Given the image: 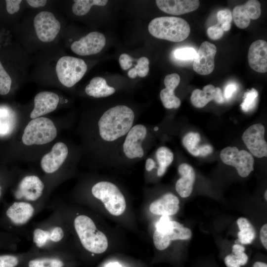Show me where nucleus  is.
I'll use <instances>...</instances> for the list:
<instances>
[{"label": "nucleus", "instance_id": "1", "mask_svg": "<svg viewBox=\"0 0 267 267\" xmlns=\"http://www.w3.org/2000/svg\"><path fill=\"white\" fill-rule=\"evenodd\" d=\"M134 114L124 105H119L106 110L99 119L98 125L101 137L113 141L127 134L133 127Z\"/></svg>", "mask_w": 267, "mask_h": 267}, {"label": "nucleus", "instance_id": "2", "mask_svg": "<svg viewBox=\"0 0 267 267\" xmlns=\"http://www.w3.org/2000/svg\"><path fill=\"white\" fill-rule=\"evenodd\" d=\"M154 37L173 42H180L189 35L190 27L183 19L177 17H159L152 19L148 27Z\"/></svg>", "mask_w": 267, "mask_h": 267}, {"label": "nucleus", "instance_id": "3", "mask_svg": "<svg viewBox=\"0 0 267 267\" xmlns=\"http://www.w3.org/2000/svg\"><path fill=\"white\" fill-rule=\"evenodd\" d=\"M74 227L85 249L94 254L104 252L108 247L106 235L98 230L93 221L86 215H79L74 220Z\"/></svg>", "mask_w": 267, "mask_h": 267}, {"label": "nucleus", "instance_id": "4", "mask_svg": "<svg viewBox=\"0 0 267 267\" xmlns=\"http://www.w3.org/2000/svg\"><path fill=\"white\" fill-rule=\"evenodd\" d=\"M153 235L156 249L162 251L168 247L172 240H187L191 238V230L176 221L170 220L169 216H163L156 225Z\"/></svg>", "mask_w": 267, "mask_h": 267}, {"label": "nucleus", "instance_id": "5", "mask_svg": "<svg viewBox=\"0 0 267 267\" xmlns=\"http://www.w3.org/2000/svg\"><path fill=\"white\" fill-rule=\"evenodd\" d=\"M56 135V128L51 120L38 117L30 121L27 125L22 141L27 145L44 144L53 140Z\"/></svg>", "mask_w": 267, "mask_h": 267}, {"label": "nucleus", "instance_id": "6", "mask_svg": "<svg viewBox=\"0 0 267 267\" xmlns=\"http://www.w3.org/2000/svg\"><path fill=\"white\" fill-rule=\"evenodd\" d=\"M91 192L94 197L103 202L111 214L118 216L125 211V197L115 184L108 181H100L92 186Z\"/></svg>", "mask_w": 267, "mask_h": 267}, {"label": "nucleus", "instance_id": "7", "mask_svg": "<svg viewBox=\"0 0 267 267\" xmlns=\"http://www.w3.org/2000/svg\"><path fill=\"white\" fill-rule=\"evenodd\" d=\"M87 70V65L83 59L65 56L61 57L56 65V72L60 82L71 88L80 81Z\"/></svg>", "mask_w": 267, "mask_h": 267}, {"label": "nucleus", "instance_id": "8", "mask_svg": "<svg viewBox=\"0 0 267 267\" xmlns=\"http://www.w3.org/2000/svg\"><path fill=\"white\" fill-rule=\"evenodd\" d=\"M220 157L226 165L234 167L238 175L247 177L254 170V159L252 154L236 147H226L221 152Z\"/></svg>", "mask_w": 267, "mask_h": 267}, {"label": "nucleus", "instance_id": "9", "mask_svg": "<svg viewBox=\"0 0 267 267\" xmlns=\"http://www.w3.org/2000/svg\"><path fill=\"white\" fill-rule=\"evenodd\" d=\"M34 26L38 38L43 42L53 41L61 28L59 21L54 15L46 11H41L36 15Z\"/></svg>", "mask_w": 267, "mask_h": 267}, {"label": "nucleus", "instance_id": "10", "mask_svg": "<svg viewBox=\"0 0 267 267\" xmlns=\"http://www.w3.org/2000/svg\"><path fill=\"white\" fill-rule=\"evenodd\" d=\"M265 128L261 124H255L246 129L242 139L250 152L255 157L267 156V143L265 139Z\"/></svg>", "mask_w": 267, "mask_h": 267}, {"label": "nucleus", "instance_id": "11", "mask_svg": "<svg viewBox=\"0 0 267 267\" xmlns=\"http://www.w3.org/2000/svg\"><path fill=\"white\" fill-rule=\"evenodd\" d=\"M146 134V128L143 125L138 124L132 127L123 145L124 153L127 158L133 159L143 157L144 151L141 143Z\"/></svg>", "mask_w": 267, "mask_h": 267}, {"label": "nucleus", "instance_id": "12", "mask_svg": "<svg viewBox=\"0 0 267 267\" xmlns=\"http://www.w3.org/2000/svg\"><path fill=\"white\" fill-rule=\"evenodd\" d=\"M106 44L104 35L98 32H92L79 40L73 42L71 50L81 56L95 54L101 51Z\"/></svg>", "mask_w": 267, "mask_h": 267}, {"label": "nucleus", "instance_id": "13", "mask_svg": "<svg viewBox=\"0 0 267 267\" xmlns=\"http://www.w3.org/2000/svg\"><path fill=\"white\" fill-rule=\"evenodd\" d=\"M217 50L215 44L207 41L203 42L194 59L193 70L201 75L211 73L215 68L214 58Z\"/></svg>", "mask_w": 267, "mask_h": 267}, {"label": "nucleus", "instance_id": "14", "mask_svg": "<svg viewBox=\"0 0 267 267\" xmlns=\"http://www.w3.org/2000/svg\"><path fill=\"white\" fill-rule=\"evenodd\" d=\"M260 2L249 0L242 5L236 6L233 10L232 18L236 26L240 29L247 28L251 19H257L261 14Z\"/></svg>", "mask_w": 267, "mask_h": 267}, {"label": "nucleus", "instance_id": "15", "mask_svg": "<svg viewBox=\"0 0 267 267\" xmlns=\"http://www.w3.org/2000/svg\"><path fill=\"white\" fill-rule=\"evenodd\" d=\"M68 149L65 144L59 142L55 143L51 151L42 158L41 166L44 172L51 174L56 172L66 159Z\"/></svg>", "mask_w": 267, "mask_h": 267}, {"label": "nucleus", "instance_id": "16", "mask_svg": "<svg viewBox=\"0 0 267 267\" xmlns=\"http://www.w3.org/2000/svg\"><path fill=\"white\" fill-rule=\"evenodd\" d=\"M44 187L43 182L38 177L26 176L19 184L16 196L19 199L35 201L42 196Z\"/></svg>", "mask_w": 267, "mask_h": 267}, {"label": "nucleus", "instance_id": "17", "mask_svg": "<svg viewBox=\"0 0 267 267\" xmlns=\"http://www.w3.org/2000/svg\"><path fill=\"white\" fill-rule=\"evenodd\" d=\"M250 67L256 72L267 71V43L262 40L254 42L250 46L248 53Z\"/></svg>", "mask_w": 267, "mask_h": 267}, {"label": "nucleus", "instance_id": "18", "mask_svg": "<svg viewBox=\"0 0 267 267\" xmlns=\"http://www.w3.org/2000/svg\"><path fill=\"white\" fill-rule=\"evenodd\" d=\"M59 101L58 95L50 91H42L36 94L34 98V107L30 117L35 119L53 111Z\"/></svg>", "mask_w": 267, "mask_h": 267}, {"label": "nucleus", "instance_id": "19", "mask_svg": "<svg viewBox=\"0 0 267 267\" xmlns=\"http://www.w3.org/2000/svg\"><path fill=\"white\" fill-rule=\"evenodd\" d=\"M212 100L220 104L224 102L221 89L218 87L215 88L212 85L204 86L202 90L194 89L190 97L191 103L197 108L204 107Z\"/></svg>", "mask_w": 267, "mask_h": 267}, {"label": "nucleus", "instance_id": "20", "mask_svg": "<svg viewBox=\"0 0 267 267\" xmlns=\"http://www.w3.org/2000/svg\"><path fill=\"white\" fill-rule=\"evenodd\" d=\"M180 80V77L177 73L168 74L165 78V88L161 90L160 96L164 106L167 109L178 108L180 105V99L174 93Z\"/></svg>", "mask_w": 267, "mask_h": 267}, {"label": "nucleus", "instance_id": "21", "mask_svg": "<svg viewBox=\"0 0 267 267\" xmlns=\"http://www.w3.org/2000/svg\"><path fill=\"white\" fill-rule=\"evenodd\" d=\"M158 8L163 12L172 15H181L193 11L200 4L197 0H157Z\"/></svg>", "mask_w": 267, "mask_h": 267}, {"label": "nucleus", "instance_id": "22", "mask_svg": "<svg viewBox=\"0 0 267 267\" xmlns=\"http://www.w3.org/2000/svg\"><path fill=\"white\" fill-rule=\"evenodd\" d=\"M35 213L33 205L25 201H17L12 204L7 209L6 215L15 225H22L27 223Z\"/></svg>", "mask_w": 267, "mask_h": 267}, {"label": "nucleus", "instance_id": "23", "mask_svg": "<svg viewBox=\"0 0 267 267\" xmlns=\"http://www.w3.org/2000/svg\"><path fill=\"white\" fill-rule=\"evenodd\" d=\"M179 203V199L175 195L167 193L151 203L149 210L157 215L172 216L178 211Z\"/></svg>", "mask_w": 267, "mask_h": 267}, {"label": "nucleus", "instance_id": "24", "mask_svg": "<svg viewBox=\"0 0 267 267\" xmlns=\"http://www.w3.org/2000/svg\"><path fill=\"white\" fill-rule=\"evenodd\" d=\"M64 236V230L59 226H54L48 229L37 228L33 233V241L38 248H42L49 244L59 243Z\"/></svg>", "mask_w": 267, "mask_h": 267}, {"label": "nucleus", "instance_id": "25", "mask_svg": "<svg viewBox=\"0 0 267 267\" xmlns=\"http://www.w3.org/2000/svg\"><path fill=\"white\" fill-rule=\"evenodd\" d=\"M181 177L177 180L176 189L182 198L188 197L191 193L195 181V174L193 168L186 163L181 164L178 168Z\"/></svg>", "mask_w": 267, "mask_h": 267}, {"label": "nucleus", "instance_id": "26", "mask_svg": "<svg viewBox=\"0 0 267 267\" xmlns=\"http://www.w3.org/2000/svg\"><path fill=\"white\" fill-rule=\"evenodd\" d=\"M85 91L89 96L100 98L113 94L115 92V89L108 86L103 78L96 77L90 80L86 87Z\"/></svg>", "mask_w": 267, "mask_h": 267}, {"label": "nucleus", "instance_id": "27", "mask_svg": "<svg viewBox=\"0 0 267 267\" xmlns=\"http://www.w3.org/2000/svg\"><path fill=\"white\" fill-rule=\"evenodd\" d=\"M245 248L241 245L234 244L232 247V253L224 258L226 267H241L246 265L248 256L245 253Z\"/></svg>", "mask_w": 267, "mask_h": 267}, {"label": "nucleus", "instance_id": "28", "mask_svg": "<svg viewBox=\"0 0 267 267\" xmlns=\"http://www.w3.org/2000/svg\"><path fill=\"white\" fill-rule=\"evenodd\" d=\"M239 229L237 233L238 239L242 244L251 243L256 237V230L250 222L246 218H240L237 220Z\"/></svg>", "mask_w": 267, "mask_h": 267}, {"label": "nucleus", "instance_id": "29", "mask_svg": "<svg viewBox=\"0 0 267 267\" xmlns=\"http://www.w3.org/2000/svg\"><path fill=\"white\" fill-rule=\"evenodd\" d=\"M156 157L159 164L157 175L159 177H161L166 172L167 167L172 163L174 154L169 148L161 146L157 149Z\"/></svg>", "mask_w": 267, "mask_h": 267}, {"label": "nucleus", "instance_id": "30", "mask_svg": "<svg viewBox=\"0 0 267 267\" xmlns=\"http://www.w3.org/2000/svg\"><path fill=\"white\" fill-rule=\"evenodd\" d=\"M72 5V11L77 16L86 14L91 7L94 5L104 6L108 2L107 0H75Z\"/></svg>", "mask_w": 267, "mask_h": 267}, {"label": "nucleus", "instance_id": "31", "mask_svg": "<svg viewBox=\"0 0 267 267\" xmlns=\"http://www.w3.org/2000/svg\"><path fill=\"white\" fill-rule=\"evenodd\" d=\"M201 139L198 133L190 132L186 134L182 139V144L188 151L194 156H199L198 143Z\"/></svg>", "mask_w": 267, "mask_h": 267}, {"label": "nucleus", "instance_id": "32", "mask_svg": "<svg viewBox=\"0 0 267 267\" xmlns=\"http://www.w3.org/2000/svg\"><path fill=\"white\" fill-rule=\"evenodd\" d=\"M62 260L53 257L38 258L30 260L28 267H63Z\"/></svg>", "mask_w": 267, "mask_h": 267}, {"label": "nucleus", "instance_id": "33", "mask_svg": "<svg viewBox=\"0 0 267 267\" xmlns=\"http://www.w3.org/2000/svg\"><path fill=\"white\" fill-rule=\"evenodd\" d=\"M149 61L146 57H141L137 60V64L134 68L131 69L128 72L130 78H135L137 75L140 77H144L148 73Z\"/></svg>", "mask_w": 267, "mask_h": 267}, {"label": "nucleus", "instance_id": "34", "mask_svg": "<svg viewBox=\"0 0 267 267\" xmlns=\"http://www.w3.org/2000/svg\"><path fill=\"white\" fill-rule=\"evenodd\" d=\"M258 96V92L254 88L246 92L244 94L243 102L240 104L241 109L244 112L253 109L256 105Z\"/></svg>", "mask_w": 267, "mask_h": 267}, {"label": "nucleus", "instance_id": "35", "mask_svg": "<svg viewBox=\"0 0 267 267\" xmlns=\"http://www.w3.org/2000/svg\"><path fill=\"white\" fill-rule=\"evenodd\" d=\"M218 24L224 31H228L231 27L232 20V14L228 9L219 10L217 14Z\"/></svg>", "mask_w": 267, "mask_h": 267}, {"label": "nucleus", "instance_id": "36", "mask_svg": "<svg viewBox=\"0 0 267 267\" xmlns=\"http://www.w3.org/2000/svg\"><path fill=\"white\" fill-rule=\"evenodd\" d=\"M12 80L0 61V94H7L11 88Z\"/></svg>", "mask_w": 267, "mask_h": 267}, {"label": "nucleus", "instance_id": "37", "mask_svg": "<svg viewBox=\"0 0 267 267\" xmlns=\"http://www.w3.org/2000/svg\"><path fill=\"white\" fill-rule=\"evenodd\" d=\"M196 53V51L193 48L184 47L176 49L174 52V56L179 60H191L194 59Z\"/></svg>", "mask_w": 267, "mask_h": 267}, {"label": "nucleus", "instance_id": "38", "mask_svg": "<svg viewBox=\"0 0 267 267\" xmlns=\"http://www.w3.org/2000/svg\"><path fill=\"white\" fill-rule=\"evenodd\" d=\"M18 264L19 259L14 255H0V267H16Z\"/></svg>", "mask_w": 267, "mask_h": 267}, {"label": "nucleus", "instance_id": "39", "mask_svg": "<svg viewBox=\"0 0 267 267\" xmlns=\"http://www.w3.org/2000/svg\"><path fill=\"white\" fill-rule=\"evenodd\" d=\"M207 32L209 37L213 40L220 39L224 34L223 31L221 29L220 25L218 23L209 27Z\"/></svg>", "mask_w": 267, "mask_h": 267}, {"label": "nucleus", "instance_id": "40", "mask_svg": "<svg viewBox=\"0 0 267 267\" xmlns=\"http://www.w3.org/2000/svg\"><path fill=\"white\" fill-rule=\"evenodd\" d=\"M134 59L130 55L127 53L122 54L119 58V61L121 67L124 70H127L133 65Z\"/></svg>", "mask_w": 267, "mask_h": 267}, {"label": "nucleus", "instance_id": "41", "mask_svg": "<svg viewBox=\"0 0 267 267\" xmlns=\"http://www.w3.org/2000/svg\"><path fill=\"white\" fill-rule=\"evenodd\" d=\"M21 0H6V8L7 12L12 14L17 12L20 9V3Z\"/></svg>", "mask_w": 267, "mask_h": 267}, {"label": "nucleus", "instance_id": "42", "mask_svg": "<svg viewBox=\"0 0 267 267\" xmlns=\"http://www.w3.org/2000/svg\"><path fill=\"white\" fill-rule=\"evenodd\" d=\"M238 89V86L234 83H230L225 87L224 90L223 98L226 100H229L231 98L233 94L236 92Z\"/></svg>", "mask_w": 267, "mask_h": 267}, {"label": "nucleus", "instance_id": "43", "mask_svg": "<svg viewBox=\"0 0 267 267\" xmlns=\"http://www.w3.org/2000/svg\"><path fill=\"white\" fill-rule=\"evenodd\" d=\"M260 239L265 248L267 249V224L263 225L260 230Z\"/></svg>", "mask_w": 267, "mask_h": 267}, {"label": "nucleus", "instance_id": "44", "mask_svg": "<svg viewBox=\"0 0 267 267\" xmlns=\"http://www.w3.org/2000/svg\"><path fill=\"white\" fill-rule=\"evenodd\" d=\"M213 148L212 146L209 144H205L199 146V156H206L212 153Z\"/></svg>", "mask_w": 267, "mask_h": 267}, {"label": "nucleus", "instance_id": "45", "mask_svg": "<svg viewBox=\"0 0 267 267\" xmlns=\"http://www.w3.org/2000/svg\"><path fill=\"white\" fill-rule=\"evenodd\" d=\"M27 3L33 7H39L44 6L47 0H27Z\"/></svg>", "mask_w": 267, "mask_h": 267}, {"label": "nucleus", "instance_id": "46", "mask_svg": "<svg viewBox=\"0 0 267 267\" xmlns=\"http://www.w3.org/2000/svg\"><path fill=\"white\" fill-rule=\"evenodd\" d=\"M155 168V163L151 158H148L145 163V169L147 171H151Z\"/></svg>", "mask_w": 267, "mask_h": 267}, {"label": "nucleus", "instance_id": "47", "mask_svg": "<svg viewBox=\"0 0 267 267\" xmlns=\"http://www.w3.org/2000/svg\"><path fill=\"white\" fill-rule=\"evenodd\" d=\"M252 267H267V264L264 262L257 261L253 264Z\"/></svg>", "mask_w": 267, "mask_h": 267}, {"label": "nucleus", "instance_id": "48", "mask_svg": "<svg viewBox=\"0 0 267 267\" xmlns=\"http://www.w3.org/2000/svg\"><path fill=\"white\" fill-rule=\"evenodd\" d=\"M106 267H123L118 262H113L108 264Z\"/></svg>", "mask_w": 267, "mask_h": 267}, {"label": "nucleus", "instance_id": "49", "mask_svg": "<svg viewBox=\"0 0 267 267\" xmlns=\"http://www.w3.org/2000/svg\"><path fill=\"white\" fill-rule=\"evenodd\" d=\"M265 198L266 200H267V190H266L265 193Z\"/></svg>", "mask_w": 267, "mask_h": 267}, {"label": "nucleus", "instance_id": "50", "mask_svg": "<svg viewBox=\"0 0 267 267\" xmlns=\"http://www.w3.org/2000/svg\"><path fill=\"white\" fill-rule=\"evenodd\" d=\"M1 186H0V196H1Z\"/></svg>", "mask_w": 267, "mask_h": 267}]
</instances>
